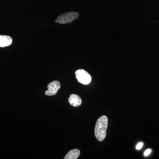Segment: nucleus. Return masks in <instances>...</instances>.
I'll list each match as a JSON object with an SVG mask.
<instances>
[{
    "label": "nucleus",
    "mask_w": 159,
    "mask_h": 159,
    "mask_svg": "<svg viewBox=\"0 0 159 159\" xmlns=\"http://www.w3.org/2000/svg\"><path fill=\"white\" fill-rule=\"evenodd\" d=\"M143 143L142 142H140L139 144H138V145H137L136 149L137 150H140L141 148H142V146H143Z\"/></svg>",
    "instance_id": "6e6552de"
},
{
    "label": "nucleus",
    "mask_w": 159,
    "mask_h": 159,
    "mask_svg": "<svg viewBox=\"0 0 159 159\" xmlns=\"http://www.w3.org/2000/svg\"><path fill=\"white\" fill-rule=\"evenodd\" d=\"M12 38L8 35H0V47H8L12 43Z\"/></svg>",
    "instance_id": "423d86ee"
},
{
    "label": "nucleus",
    "mask_w": 159,
    "mask_h": 159,
    "mask_svg": "<svg viewBox=\"0 0 159 159\" xmlns=\"http://www.w3.org/2000/svg\"><path fill=\"white\" fill-rule=\"evenodd\" d=\"M48 89L45 92L47 96H52L56 95L58 90L60 89L61 84L59 81L54 80L50 83L48 85Z\"/></svg>",
    "instance_id": "20e7f679"
},
{
    "label": "nucleus",
    "mask_w": 159,
    "mask_h": 159,
    "mask_svg": "<svg viewBox=\"0 0 159 159\" xmlns=\"http://www.w3.org/2000/svg\"><path fill=\"white\" fill-rule=\"evenodd\" d=\"M75 75L78 82L84 85L89 84L92 80L90 75L83 69H79L76 71Z\"/></svg>",
    "instance_id": "7ed1b4c3"
},
{
    "label": "nucleus",
    "mask_w": 159,
    "mask_h": 159,
    "mask_svg": "<svg viewBox=\"0 0 159 159\" xmlns=\"http://www.w3.org/2000/svg\"><path fill=\"white\" fill-rule=\"evenodd\" d=\"M68 100L70 104L74 107H77L82 103L81 98L76 94H72L70 95Z\"/></svg>",
    "instance_id": "39448f33"
},
{
    "label": "nucleus",
    "mask_w": 159,
    "mask_h": 159,
    "mask_svg": "<svg viewBox=\"0 0 159 159\" xmlns=\"http://www.w3.org/2000/svg\"><path fill=\"white\" fill-rule=\"evenodd\" d=\"M108 125V119L103 116L97 120L95 128V135L97 140L102 142L106 136L107 130Z\"/></svg>",
    "instance_id": "f257e3e1"
},
{
    "label": "nucleus",
    "mask_w": 159,
    "mask_h": 159,
    "mask_svg": "<svg viewBox=\"0 0 159 159\" xmlns=\"http://www.w3.org/2000/svg\"><path fill=\"white\" fill-rule=\"evenodd\" d=\"M80 155V151L77 149L70 150L65 157V159H76L78 158Z\"/></svg>",
    "instance_id": "0eeeda50"
},
{
    "label": "nucleus",
    "mask_w": 159,
    "mask_h": 159,
    "mask_svg": "<svg viewBox=\"0 0 159 159\" xmlns=\"http://www.w3.org/2000/svg\"><path fill=\"white\" fill-rule=\"evenodd\" d=\"M79 16V13L76 11H70L60 15L55 20V22L61 24L70 23L77 19Z\"/></svg>",
    "instance_id": "f03ea898"
},
{
    "label": "nucleus",
    "mask_w": 159,
    "mask_h": 159,
    "mask_svg": "<svg viewBox=\"0 0 159 159\" xmlns=\"http://www.w3.org/2000/svg\"><path fill=\"white\" fill-rule=\"evenodd\" d=\"M151 150L150 149H147L145 151V152H144V155L145 156H148L150 154L151 152Z\"/></svg>",
    "instance_id": "1a4fd4ad"
}]
</instances>
